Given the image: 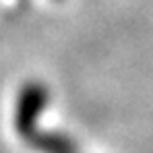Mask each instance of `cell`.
<instances>
[{"instance_id":"cell-1","label":"cell","mask_w":153,"mask_h":153,"mask_svg":"<svg viewBox=\"0 0 153 153\" xmlns=\"http://www.w3.org/2000/svg\"><path fill=\"white\" fill-rule=\"evenodd\" d=\"M48 100H50V93L44 83L31 81L21 87L17 105H15V128L21 137L31 132L33 128H37L39 116L44 114Z\"/></svg>"},{"instance_id":"cell-2","label":"cell","mask_w":153,"mask_h":153,"mask_svg":"<svg viewBox=\"0 0 153 153\" xmlns=\"http://www.w3.org/2000/svg\"><path fill=\"white\" fill-rule=\"evenodd\" d=\"M31 149L39 153H81L76 143L64 132L58 130H42V128H33L31 132H27L21 137Z\"/></svg>"}]
</instances>
